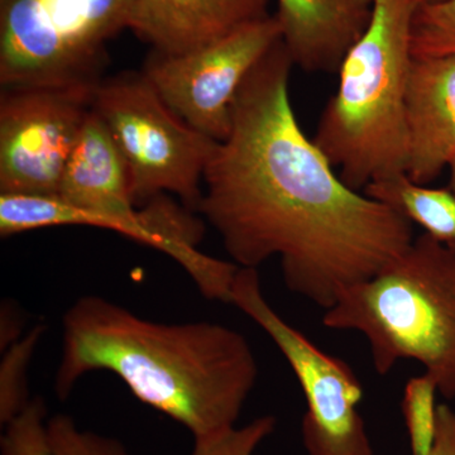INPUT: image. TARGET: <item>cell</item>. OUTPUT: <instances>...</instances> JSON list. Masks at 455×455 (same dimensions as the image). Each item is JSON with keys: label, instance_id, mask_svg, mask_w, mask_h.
Masks as SVG:
<instances>
[{"label": "cell", "instance_id": "obj_1", "mask_svg": "<svg viewBox=\"0 0 455 455\" xmlns=\"http://www.w3.org/2000/svg\"><path fill=\"white\" fill-rule=\"evenodd\" d=\"M292 68L280 40L248 75L197 212L238 267L278 257L287 289L326 310L415 238L410 221L349 188L305 134L290 98Z\"/></svg>", "mask_w": 455, "mask_h": 455}, {"label": "cell", "instance_id": "obj_2", "mask_svg": "<svg viewBox=\"0 0 455 455\" xmlns=\"http://www.w3.org/2000/svg\"><path fill=\"white\" fill-rule=\"evenodd\" d=\"M94 371L118 376L134 396L187 427L194 439L235 427L259 379L252 347L235 329L152 322L88 295L62 320L57 396L68 398Z\"/></svg>", "mask_w": 455, "mask_h": 455}, {"label": "cell", "instance_id": "obj_3", "mask_svg": "<svg viewBox=\"0 0 455 455\" xmlns=\"http://www.w3.org/2000/svg\"><path fill=\"white\" fill-rule=\"evenodd\" d=\"M418 7V0H374L372 20L344 56L337 92L320 116L314 142L355 190L406 172V92Z\"/></svg>", "mask_w": 455, "mask_h": 455}, {"label": "cell", "instance_id": "obj_4", "mask_svg": "<svg viewBox=\"0 0 455 455\" xmlns=\"http://www.w3.org/2000/svg\"><path fill=\"white\" fill-rule=\"evenodd\" d=\"M323 325L366 338L376 372L418 362L455 398V252L429 235L367 280L349 286L324 310Z\"/></svg>", "mask_w": 455, "mask_h": 455}, {"label": "cell", "instance_id": "obj_5", "mask_svg": "<svg viewBox=\"0 0 455 455\" xmlns=\"http://www.w3.org/2000/svg\"><path fill=\"white\" fill-rule=\"evenodd\" d=\"M132 0H0V84L97 86Z\"/></svg>", "mask_w": 455, "mask_h": 455}, {"label": "cell", "instance_id": "obj_6", "mask_svg": "<svg viewBox=\"0 0 455 455\" xmlns=\"http://www.w3.org/2000/svg\"><path fill=\"white\" fill-rule=\"evenodd\" d=\"M92 110L124 157L136 205L172 194L197 212L217 140L173 112L143 73L101 80L92 95Z\"/></svg>", "mask_w": 455, "mask_h": 455}, {"label": "cell", "instance_id": "obj_7", "mask_svg": "<svg viewBox=\"0 0 455 455\" xmlns=\"http://www.w3.org/2000/svg\"><path fill=\"white\" fill-rule=\"evenodd\" d=\"M229 304L271 338L307 400L301 424L307 455H374L358 406L363 387L343 359L328 355L289 324L266 299L259 269L239 267Z\"/></svg>", "mask_w": 455, "mask_h": 455}, {"label": "cell", "instance_id": "obj_8", "mask_svg": "<svg viewBox=\"0 0 455 455\" xmlns=\"http://www.w3.org/2000/svg\"><path fill=\"white\" fill-rule=\"evenodd\" d=\"M97 86L26 85L0 97V194L57 196Z\"/></svg>", "mask_w": 455, "mask_h": 455}, {"label": "cell", "instance_id": "obj_9", "mask_svg": "<svg viewBox=\"0 0 455 455\" xmlns=\"http://www.w3.org/2000/svg\"><path fill=\"white\" fill-rule=\"evenodd\" d=\"M280 40L276 17L269 16L190 52L154 51L142 73L173 112L221 142L229 133L233 106L248 75Z\"/></svg>", "mask_w": 455, "mask_h": 455}, {"label": "cell", "instance_id": "obj_10", "mask_svg": "<svg viewBox=\"0 0 455 455\" xmlns=\"http://www.w3.org/2000/svg\"><path fill=\"white\" fill-rule=\"evenodd\" d=\"M405 116L407 176L429 185L455 157V55L412 59Z\"/></svg>", "mask_w": 455, "mask_h": 455}, {"label": "cell", "instance_id": "obj_11", "mask_svg": "<svg viewBox=\"0 0 455 455\" xmlns=\"http://www.w3.org/2000/svg\"><path fill=\"white\" fill-rule=\"evenodd\" d=\"M271 0H132L130 28L156 52L208 46L271 16Z\"/></svg>", "mask_w": 455, "mask_h": 455}, {"label": "cell", "instance_id": "obj_12", "mask_svg": "<svg viewBox=\"0 0 455 455\" xmlns=\"http://www.w3.org/2000/svg\"><path fill=\"white\" fill-rule=\"evenodd\" d=\"M103 228L128 236L175 259L185 239V226L175 206L161 199L143 204L139 218L122 220L74 208L57 196L0 194V235L11 236L41 228Z\"/></svg>", "mask_w": 455, "mask_h": 455}, {"label": "cell", "instance_id": "obj_13", "mask_svg": "<svg viewBox=\"0 0 455 455\" xmlns=\"http://www.w3.org/2000/svg\"><path fill=\"white\" fill-rule=\"evenodd\" d=\"M373 9L374 0H277L275 17L293 66L334 74L366 32Z\"/></svg>", "mask_w": 455, "mask_h": 455}, {"label": "cell", "instance_id": "obj_14", "mask_svg": "<svg viewBox=\"0 0 455 455\" xmlns=\"http://www.w3.org/2000/svg\"><path fill=\"white\" fill-rule=\"evenodd\" d=\"M57 197L85 212L122 220L140 217L124 157L92 108L66 164Z\"/></svg>", "mask_w": 455, "mask_h": 455}, {"label": "cell", "instance_id": "obj_15", "mask_svg": "<svg viewBox=\"0 0 455 455\" xmlns=\"http://www.w3.org/2000/svg\"><path fill=\"white\" fill-rule=\"evenodd\" d=\"M363 193L423 228L425 235L445 244L454 243L455 196L448 188L418 184L403 172L371 182Z\"/></svg>", "mask_w": 455, "mask_h": 455}, {"label": "cell", "instance_id": "obj_16", "mask_svg": "<svg viewBox=\"0 0 455 455\" xmlns=\"http://www.w3.org/2000/svg\"><path fill=\"white\" fill-rule=\"evenodd\" d=\"M44 325L32 328L3 352L0 363V423L5 427L26 409L29 401L28 371Z\"/></svg>", "mask_w": 455, "mask_h": 455}, {"label": "cell", "instance_id": "obj_17", "mask_svg": "<svg viewBox=\"0 0 455 455\" xmlns=\"http://www.w3.org/2000/svg\"><path fill=\"white\" fill-rule=\"evenodd\" d=\"M438 383L424 372L406 383L401 401L411 455H427L433 448L438 423Z\"/></svg>", "mask_w": 455, "mask_h": 455}, {"label": "cell", "instance_id": "obj_18", "mask_svg": "<svg viewBox=\"0 0 455 455\" xmlns=\"http://www.w3.org/2000/svg\"><path fill=\"white\" fill-rule=\"evenodd\" d=\"M414 57L455 55V0L416 8L411 27Z\"/></svg>", "mask_w": 455, "mask_h": 455}, {"label": "cell", "instance_id": "obj_19", "mask_svg": "<svg viewBox=\"0 0 455 455\" xmlns=\"http://www.w3.org/2000/svg\"><path fill=\"white\" fill-rule=\"evenodd\" d=\"M46 419L44 400L32 398L26 409L5 425L0 440L2 455H55Z\"/></svg>", "mask_w": 455, "mask_h": 455}, {"label": "cell", "instance_id": "obj_20", "mask_svg": "<svg viewBox=\"0 0 455 455\" xmlns=\"http://www.w3.org/2000/svg\"><path fill=\"white\" fill-rule=\"evenodd\" d=\"M276 427V419L272 415L260 416L244 427L196 438L191 455H253Z\"/></svg>", "mask_w": 455, "mask_h": 455}, {"label": "cell", "instance_id": "obj_21", "mask_svg": "<svg viewBox=\"0 0 455 455\" xmlns=\"http://www.w3.org/2000/svg\"><path fill=\"white\" fill-rule=\"evenodd\" d=\"M47 427L55 455H130L119 440L80 429L70 416H53Z\"/></svg>", "mask_w": 455, "mask_h": 455}, {"label": "cell", "instance_id": "obj_22", "mask_svg": "<svg viewBox=\"0 0 455 455\" xmlns=\"http://www.w3.org/2000/svg\"><path fill=\"white\" fill-rule=\"evenodd\" d=\"M427 455H455V411L451 406H438L435 442Z\"/></svg>", "mask_w": 455, "mask_h": 455}, {"label": "cell", "instance_id": "obj_23", "mask_svg": "<svg viewBox=\"0 0 455 455\" xmlns=\"http://www.w3.org/2000/svg\"><path fill=\"white\" fill-rule=\"evenodd\" d=\"M0 348L2 352L22 338V319L14 305L3 304L0 315Z\"/></svg>", "mask_w": 455, "mask_h": 455}, {"label": "cell", "instance_id": "obj_24", "mask_svg": "<svg viewBox=\"0 0 455 455\" xmlns=\"http://www.w3.org/2000/svg\"><path fill=\"white\" fill-rule=\"evenodd\" d=\"M449 184L448 188L451 191V193L455 196V157L451 160V164H449Z\"/></svg>", "mask_w": 455, "mask_h": 455}, {"label": "cell", "instance_id": "obj_25", "mask_svg": "<svg viewBox=\"0 0 455 455\" xmlns=\"http://www.w3.org/2000/svg\"><path fill=\"white\" fill-rule=\"evenodd\" d=\"M419 4L421 5H431V4H438V3L445 2V0H418Z\"/></svg>", "mask_w": 455, "mask_h": 455}, {"label": "cell", "instance_id": "obj_26", "mask_svg": "<svg viewBox=\"0 0 455 455\" xmlns=\"http://www.w3.org/2000/svg\"><path fill=\"white\" fill-rule=\"evenodd\" d=\"M448 245H449V247H451V250H453V251H454V252H455V242H454V243H451V244H448Z\"/></svg>", "mask_w": 455, "mask_h": 455}]
</instances>
